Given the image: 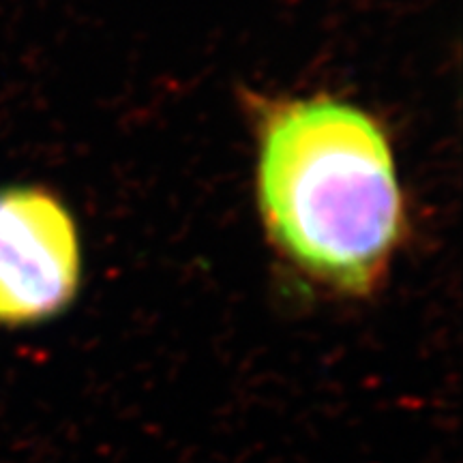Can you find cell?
<instances>
[{
	"instance_id": "obj_2",
	"label": "cell",
	"mask_w": 463,
	"mask_h": 463,
	"mask_svg": "<svg viewBox=\"0 0 463 463\" xmlns=\"http://www.w3.org/2000/svg\"><path fill=\"white\" fill-rule=\"evenodd\" d=\"M80 287L82 245L67 206L45 189H0V326L63 316Z\"/></svg>"
},
{
	"instance_id": "obj_1",
	"label": "cell",
	"mask_w": 463,
	"mask_h": 463,
	"mask_svg": "<svg viewBox=\"0 0 463 463\" xmlns=\"http://www.w3.org/2000/svg\"><path fill=\"white\" fill-rule=\"evenodd\" d=\"M258 135V206L279 256L326 292L373 296L405 232L382 127L350 103L313 96L268 105Z\"/></svg>"
}]
</instances>
